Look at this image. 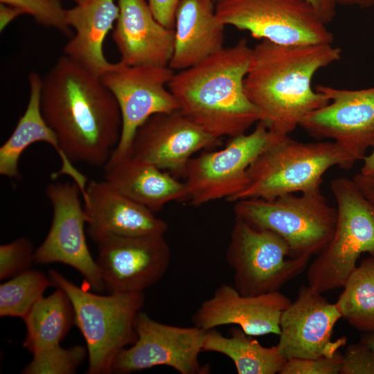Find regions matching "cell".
Returning a JSON list of instances; mask_svg holds the SVG:
<instances>
[{
	"label": "cell",
	"instance_id": "obj_1",
	"mask_svg": "<svg viewBox=\"0 0 374 374\" xmlns=\"http://www.w3.org/2000/svg\"><path fill=\"white\" fill-rule=\"evenodd\" d=\"M40 107L71 162L106 165L119 143L122 117L99 75L62 55L42 79Z\"/></svg>",
	"mask_w": 374,
	"mask_h": 374
},
{
	"label": "cell",
	"instance_id": "obj_2",
	"mask_svg": "<svg viewBox=\"0 0 374 374\" xmlns=\"http://www.w3.org/2000/svg\"><path fill=\"white\" fill-rule=\"evenodd\" d=\"M341 57L332 44H278L262 40L252 48L245 93L268 130L289 135L329 99L312 87L317 71Z\"/></svg>",
	"mask_w": 374,
	"mask_h": 374
},
{
	"label": "cell",
	"instance_id": "obj_3",
	"mask_svg": "<svg viewBox=\"0 0 374 374\" xmlns=\"http://www.w3.org/2000/svg\"><path fill=\"white\" fill-rule=\"evenodd\" d=\"M252 55L245 39L224 47L198 64L174 73L168 87L179 111L220 139L246 133L260 121L244 86Z\"/></svg>",
	"mask_w": 374,
	"mask_h": 374
},
{
	"label": "cell",
	"instance_id": "obj_4",
	"mask_svg": "<svg viewBox=\"0 0 374 374\" xmlns=\"http://www.w3.org/2000/svg\"><path fill=\"white\" fill-rule=\"evenodd\" d=\"M355 163L333 141L301 142L282 135L249 166L247 186L231 202L321 190L330 168L350 170Z\"/></svg>",
	"mask_w": 374,
	"mask_h": 374
},
{
	"label": "cell",
	"instance_id": "obj_5",
	"mask_svg": "<svg viewBox=\"0 0 374 374\" xmlns=\"http://www.w3.org/2000/svg\"><path fill=\"white\" fill-rule=\"evenodd\" d=\"M48 277L72 303L75 325L87 344V373H112L117 355L136 339L134 321L144 305L143 292L101 295L77 286L54 269L48 271Z\"/></svg>",
	"mask_w": 374,
	"mask_h": 374
},
{
	"label": "cell",
	"instance_id": "obj_6",
	"mask_svg": "<svg viewBox=\"0 0 374 374\" xmlns=\"http://www.w3.org/2000/svg\"><path fill=\"white\" fill-rule=\"evenodd\" d=\"M330 188L337 203L335 232L307 272L308 285L321 294L342 287L362 253L374 258V202L353 179L335 178Z\"/></svg>",
	"mask_w": 374,
	"mask_h": 374
},
{
	"label": "cell",
	"instance_id": "obj_7",
	"mask_svg": "<svg viewBox=\"0 0 374 374\" xmlns=\"http://www.w3.org/2000/svg\"><path fill=\"white\" fill-rule=\"evenodd\" d=\"M233 211L235 219L280 235L294 258H310L321 252L332 238L337 219V208L321 190L271 199H240L235 202Z\"/></svg>",
	"mask_w": 374,
	"mask_h": 374
},
{
	"label": "cell",
	"instance_id": "obj_8",
	"mask_svg": "<svg viewBox=\"0 0 374 374\" xmlns=\"http://www.w3.org/2000/svg\"><path fill=\"white\" fill-rule=\"evenodd\" d=\"M309 260L293 258L287 242L278 234L235 219L226 260L233 270V286L241 294L278 291L305 269Z\"/></svg>",
	"mask_w": 374,
	"mask_h": 374
},
{
	"label": "cell",
	"instance_id": "obj_9",
	"mask_svg": "<svg viewBox=\"0 0 374 374\" xmlns=\"http://www.w3.org/2000/svg\"><path fill=\"white\" fill-rule=\"evenodd\" d=\"M219 20L278 44H332L334 36L304 0H221Z\"/></svg>",
	"mask_w": 374,
	"mask_h": 374
},
{
	"label": "cell",
	"instance_id": "obj_10",
	"mask_svg": "<svg viewBox=\"0 0 374 374\" xmlns=\"http://www.w3.org/2000/svg\"><path fill=\"white\" fill-rule=\"evenodd\" d=\"M280 136L259 121L252 132L231 137L224 148L191 158L184 175L191 204L231 202L247 186L249 166Z\"/></svg>",
	"mask_w": 374,
	"mask_h": 374
},
{
	"label": "cell",
	"instance_id": "obj_11",
	"mask_svg": "<svg viewBox=\"0 0 374 374\" xmlns=\"http://www.w3.org/2000/svg\"><path fill=\"white\" fill-rule=\"evenodd\" d=\"M174 73L169 66H130L118 62L100 75L116 99L122 117L121 139L108 162L129 156L136 130L148 118L179 109L168 87Z\"/></svg>",
	"mask_w": 374,
	"mask_h": 374
},
{
	"label": "cell",
	"instance_id": "obj_12",
	"mask_svg": "<svg viewBox=\"0 0 374 374\" xmlns=\"http://www.w3.org/2000/svg\"><path fill=\"white\" fill-rule=\"evenodd\" d=\"M46 194L52 205L53 218L47 235L35 250V263L61 262L71 266L93 291L103 292L96 260L86 241V217L80 188L74 181L52 182L47 186Z\"/></svg>",
	"mask_w": 374,
	"mask_h": 374
},
{
	"label": "cell",
	"instance_id": "obj_13",
	"mask_svg": "<svg viewBox=\"0 0 374 374\" xmlns=\"http://www.w3.org/2000/svg\"><path fill=\"white\" fill-rule=\"evenodd\" d=\"M136 339L114 359L112 373L127 374L157 366L172 367L181 374L204 373L199 362L204 330L159 322L141 311L134 321Z\"/></svg>",
	"mask_w": 374,
	"mask_h": 374
},
{
	"label": "cell",
	"instance_id": "obj_14",
	"mask_svg": "<svg viewBox=\"0 0 374 374\" xmlns=\"http://www.w3.org/2000/svg\"><path fill=\"white\" fill-rule=\"evenodd\" d=\"M93 242L104 289L109 294L143 292L164 276L170 262L164 234L105 235Z\"/></svg>",
	"mask_w": 374,
	"mask_h": 374
},
{
	"label": "cell",
	"instance_id": "obj_15",
	"mask_svg": "<svg viewBox=\"0 0 374 374\" xmlns=\"http://www.w3.org/2000/svg\"><path fill=\"white\" fill-rule=\"evenodd\" d=\"M314 89L330 100L301 123L318 140L331 139L357 162L374 148V86L362 89L318 84Z\"/></svg>",
	"mask_w": 374,
	"mask_h": 374
},
{
	"label": "cell",
	"instance_id": "obj_16",
	"mask_svg": "<svg viewBox=\"0 0 374 374\" xmlns=\"http://www.w3.org/2000/svg\"><path fill=\"white\" fill-rule=\"evenodd\" d=\"M340 318L335 303L309 285L301 287L280 317L277 344L280 353L287 360L333 356L347 341L345 337L331 341Z\"/></svg>",
	"mask_w": 374,
	"mask_h": 374
},
{
	"label": "cell",
	"instance_id": "obj_17",
	"mask_svg": "<svg viewBox=\"0 0 374 374\" xmlns=\"http://www.w3.org/2000/svg\"><path fill=\"white\" fill-rule=\"evenodd\" d=\"M219 140L203 131L179 110L159 113L138 128L129 156L184 177L192 155L216 145Z\"/></svg>",
	"mask_w": 374,
	"mask_h": 374
},
{
	"label": "cell",
	"instance_id": "obj_18",
	"mask_svg": "<svg viewBox=\"0 0 374 374\" xmlns=\"http://www.w3.org/2000/svg\"><path fill=\"white\" fill-rule=\"evenodd\" d=\"M291 300L278 291L245 296L233 285L222 284L192 316L193 325L204 331L233 324L247 335L280 334V319Z\"/></svg>",
	"mask_w": 374,
	"mask_h": 374
},
{
	"label": "cell",
	"instance_id": "obj_19",
	"mask_svg": "<svg viewBox=\"0 0 374 374\" xmlns=\"http://www.w3.org/2000/svg\"><path fill=\"white\" fill-rule=\"evenodd\" d=\"M87 231L93 241L105 235L165 234L167 223L105 180H91L82 196Z\"/></svg>",
	"mask_w": 374,
	"mask_h": 374
},
{
	"label": "cell",
	"instance_id": "obj_20",
	"mask_svg": "<svg viewBox=\"0 0 374 374\" xmlns=\"http://www.w3.org/2000/svg\"><path fill=\"white\" fill-rule=\"evenodd\" d=\"M119 13L112 33L121 63L168 66L175 31L161 24L146 0H118Z\"/></svg>",
	"mask_w": 374,
	"mask_h": 374
},
{
	"label": "cell",
	"instance_id": "obj_21",
	"mask_svg": "<svg viewBox=\"0 0 374 374\" xmlns=\"http://www.w3.org/2000/svg\"><path fill=\"white\" fill-rule=\"evenodd\" d=\"M42 79L36 72L28 75L30 95L28 105L14 131L0 148V175L9 179H19L21 177L19 162L24 151L35 143L45 142L55 149L62 163L60 170L54 172L52 178L57 179L62 175H69L83 195L88 183L86 177L63 154L55 134L42 115L40 107Z\"/></svg>",
	"mask_w": 374,
	"mask_h": 374
},
{
	"label": "cell",
	"instance_id": "obj_22",
	"mask_svg": "<svg viewBox=\"0 0 374 374\" xmlns=\"http://www.w3.org/2000/svg\"><path fill=\"white\" fill-rule=\"evenodd\" d=\"M225 26L213 0H181L175 15L172 70L193 66L224 48Z\"/></svg>",
	"mask_w": 374,
	"mask_h": 374
},
{
	"label": "cell",
	"instance_id": "obj_23",
	"mask_svg": "<svg viewBox=\"0 0 374 374\" xmlns=\"http://www.w3.org/2000/svg\"><path fill=\"white\" fill-rule=\"evenodd\" d=\"M103 168L104 180L154 213L170 202L188 198L185 182L137 158L128 156Z\"/></svg>",
	"mask_w": 374,
	"mask_h": 374
},
{
	"label": "cell",
	"instance_id": "obj_24",
	"mask_svg": "<svg viewBox=\"0 0 374 374\" xmlns=\"http://www.w3.org/2000/svg\"><path fill=\"white\" fill-rule=\"evenodd\" d=\"M119 13L116 0H84L66 10L67 22L75 33L64 48V55L100 75L112 65L103 52V43Z\"/></svg>",
	"mask_w": 374,
	"mask_h": 374
},
{
	"label": "cell",
	"instance_id": "obj_25",
	"mask_svg": "<svg viewBox=\"0 0 374 374\" xmlns=\"http://www.w3.org/2000/svg\"><path fill=\"white\" fill-rule=\"evenodd\" d=\"M224 337L215 328L204 331L202 351L223 354L230 358L238 374L280 373L287 359L278 346L265 347L240 327Z\"/></svg>",
	"mask_w": 374,
	"mask_h": 374
},
{
	"label": "cell",
	"instance_id": "obj_26",
	"mask_svg": "<svg viewBox=\"0 0 374 374\" xmlns=\"http://www.w3.org/2000/svg\"><path fill=\"white\" fill-rule=\"evenodd\" d=\"M23 319L26 328L23 346L34 354L60 345L75 324V314L66 294L57 288L39 299Z\"/></svg>",
	"mask_w": 374,
	"mask_h": 374
},
{
	"label": "cell",
	"instance_id": "obj_27",
	"mask_svg": "<svg viewBox=\"0 0 374 374\" xmlns=\"http://www.w3.org/2000/svg\"><path fill=\"white\" fill-rule=\"evenodd\" d=\"M342 287L335 303L341 317L363 333L374 332V258L363 259Z\"/></svg>",
	"mask_w": 374,
	"mask_h": 374
},
{
	"label": "cell",
	"instance_id": "obj_28",
	"mask_svg": "<svg viewBox=\"0 0 374 374\" xmlns=\"http://www.w3.org/2000/svg\"><path fill=\"white\" fill-rule=\"evenodd\" d=\"M51 285L49 277L36 269L9 278L0 285V316L24 319Z\"/></svg>",
	"mask_w": 374,
	"mask_h": 374
},
{
	"label": "cell",
	"instance_id": "obj_29",
	"mask_svg": "<svg viewBox=\"0 0 374 374\" xmlns=\"http://www.w3.org/2000/svg\"><path fill=\"white\" fill-rule=\"evenodd\" d=\"M32 361L22 371L24 374H72L88 355L82 346L64 348L60 345L33 354Z\"/></svg>",
	"mask_w": 374,
	"mask_h": 374
},
{
	"label": "cell",
	"instance_id": "obj_30",
	"mask_svg": "<svg viewBox=\"0 0 374 374\" xmlns=\"http://www.w3.org/2000/svg\"><path fill=\"white\" fill-rule=\"evenodd\" d=\"M1 3L20 9L30 15L41 25L55 28L69 35L71 32L67 22L66 10L60 0H0Z\"/></svg>",
	"mask_w": 374,
	"mask_h": 374
},
{
	"label": "cell",
	"instance_id": "obj_31",
	"mask_svg": "<svg viewBox=\"0 0 374 374\" xmlns=\"http://www.w3.org/2000/svg\"><path fill=\"white\" fill-rule=\"evenodd\" d=\"M32 242L19 238L0 246V279L11 278L30 269L35 262Z\"/></svg>",
	"mask_w": 374,
	"mask_h": 374
},
{
	"label": "cell",
	"instance_id": "obj_32",
	"mask_svg": "<svg viewBox=\"0 0 374 374\" xmlns=\"http://www.w3.org/2000/svg\"><path fill=\"white\" fill-rule=\"evenodd\" d=\"M343 355L338 351L332 357L288 359L280 374H338Z\"/></svg>",
	"mask_w": 374,
	"mask_h": 374
},
{
	"label": "cell",
	"instance_id": "obj_33",
	"mask_svg": "<svg viewBox=\"0 0 374 374\" xmlns=\"http://www.w3.org/2000/svg\"><path fill=\"white\" fill-rule=\"evenodd\" d=\"M341 374H374V350L360 341L350 344L343 355Z\"/></svg>",
	"mask_w": 374,
	"mask_h": 374
},
{
	"label": "cell",
	"instance_id": "obj_34",
	"mask_svg": "<svg viewBox=\"0 0 374 374\" xmlns=\"http://www.w3.org/2000/svg\"><path fill=\"white\" fill-rule=\"evenodd\" d=\"M181 0H148L155 19L163 26L174 30L176 11Z\"/></svg>",
	"mask_w": 374,
	"mask_h": 374
},
{
	"label": "cell",
	"instance_id": "obj_35",
	"mask_svg": "<svg viewBox=\"0 0 374 374\" xmlns=\"http://www.w3.org/2000/svg\"><path fill=\"white\" fill-rule=\"evenodd\" d=\"M314 10L318 18L326 25L332 22L336 16L337 0H304Z\"/></svg>",
	"mask_w": 374,
	"mask_h": 374
},
{
	"label": "cell",
	"instance_id": "obj_36",
	"mask_svg": "<svg viewBox=\"0 0 374 374\" xmlns=\"http://www.w3.org/2000/svg\"><path fill=\"white\" fill-rule=\"evenodd\" d=\"M353 179L362 193L374 202V176L364 175L359 172L353 177Z\"/></svg>",
	"mask_w": 374,
	"mask_h": 374
},
{
	"label": "cell",
	"instance_id": "obj_37",
	"mask_svg": "<svg viewBox=\"0 0 374 374\" xmlns=\"http://www.w3.org/2000/svg\"><path fill=\"white\" fill-rule=\"evenodd\" d=\"M24 12L19 8L0 3V30L2 31L13 19Z\"/></svg>",
	"mask_w": 374,
	"mask_h": 374
},
{
	"label": "cell",
	"instance_id": "obj_38",
	"mask_svg": "<svg viewBox=\"0 0 374 374\" xmlns=\"http://www.w3.org/2000/svg\"><path fill=\"white\" fill-rule=\"evenodd\" d=\"M372 151L363 159V164L360 173L364 175L374 176V148Z\"/></svg>",
	"mask_w": 374,
	"mask_h": 374
},
{
	"label": "cell",
	"instance_id": "obj_39",
	"mask_svg": "<svg viewBox=\"0 0 374 374\" xmlns=\"http://www.w3.org/2000/svg\"><path fill=\"white\" fill-rule=\"evenodd\" d=\"M338 5L368 8L374 6V0H337Z\"/></svg>",
	"mask_w": 374,
	"mask_h": 374
},
{
	"label": "cell",
	"instance_id": "obj_40",
	"mask_svg": "<svg viewBox=\"0 0 374 374\" xmlns=\"http://www.w3.org/2000/svg\"><path fill=\"white\" fill-rule=\"evenodd\" d=\"M360 341L366 344L368 346H370L374 350V332L364 333L362 336Z\"/></svg>",
	"mask_w": 374,
	"mask_h": 374
},
{
	"label": "cell",
	"instance_id": "obj_41",
	"mask_svg": "<svg viewBox=\"0 0 374 374\" xmlns=\"http://www.w3.org/2000/svg\"><path fill=\"white\" fill-rule=\"evenodd\" d=\"M74 1L76 2V3H79L84 1V0H74Z\"/></svg>",
	"mask_w": 374,
	"mask_h": 374
},
{
	"label": "cell",
	"instance_id": "obj_42",
	"mask_svg": "<svg viewBox=\"0 0 374 374\" xmlns=\"http://www.w3.org/2000/svg\"><path fill=\"white\" fill-rule=\"evenodd\" d=\"M220 1H221V0H213V1L215 3H217V2Z\"/></svg>",
	"mask_w": 374,
	"mask_h": 374
}]
</instances>
